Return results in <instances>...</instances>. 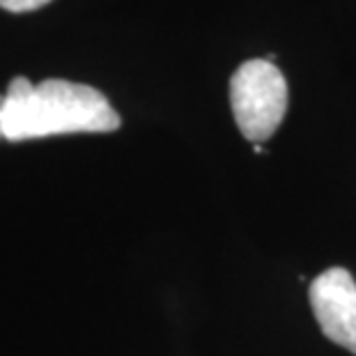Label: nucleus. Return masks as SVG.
I'll return each mask as SVG.
<instances>
[{
	"mask_svg": "<svg viewBox=\"0 0 356 356\" xmlns=\"http://www.w3.org/2000/svg\"><path fill=\"white\" fill-rule=\"evenodd\" d=\"M230 104L241 136L260 145L274 136L285 118V76L271 60H248L230 81Z\"/></svg>",
	"mask_w": 356,
	"mask_h": 356,
	"instance_id": "2",
	"label": "nucleus"
},
{
	"mask_svg": "<svg viewBox=\"0 0 356 356\" xmlns=\"http://www.w3.org/2000/svg\"><path fill=\"white\" fill-rule=\"evenodd\" d=\"M3 134L10 143L58 134H106L122 124L118 111L92 86L47 79L33 86L17 76L5 92Z\"/></svg>",
	"mask_w": 356,
	"mask_h": 356,
	"instance_id": "1",
	"label": "nucleus"
},
{
	"mask_svg": "<svg viewBox=\"0 0 356 356\" xmlns=\"http://www.w3.org/2000/svg\"><path fill=\"white\" fill-rule=\"evenodd\" d=\"M5 104H7L5 95H0V115H3V111H5Z\"/></svg>",
	"mask_w": 356,
	"mask_h": 356,
	"instance_id": "5",
	"label": "nucleus"
},
{
	"mask_svg": "<svg viewBox=\"0 0 356 356\" xmlns=\"http://www.w3.org/2000/svg\"><path fill=\"white\" fill-rule=\"evenodd\" d=\"M310 306L331 343L356 354V280L347 269L331 267L310 283Z\"/></svg>",
	"mask_w": 356,
	"mask_h": 356,
	"instance_id": "3",
	"label": "nucleus"
},
{
	"mask_svg": "<svg viewBox=\"0 0 356 356\" xmlns=\"http://www.w3.org/2000/svg\"><path fill=\"white\" fill-rule=\"evenodd\" d=\"M3 136H5L3 134V115H0V138H3Z\"/></svg>",
	"mask_w": 356,
	"mask_h": 356,
	"instance_id": "6",
	"label": "nucleus"
},
{
	"mask_svg": "<svg viewBox=\"0 0 356 356\" xmlns=\"http://www.w3.org/2000/svg\"><path fill=\"white\" fill-rule=\"evenodd\" d=\"M51 0H0V7L7 12H14V14H21V12H33V10H40Z\"/></svg>",
	"mask_w": 356,
	"mask_h": 356,
	"instance_id": "4",
	"label": "nucleus"
}]
</instances>
